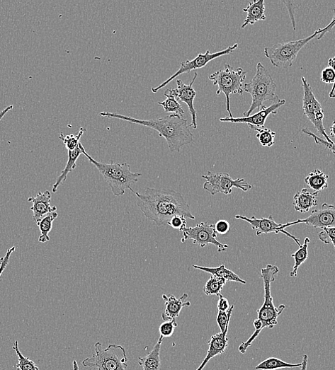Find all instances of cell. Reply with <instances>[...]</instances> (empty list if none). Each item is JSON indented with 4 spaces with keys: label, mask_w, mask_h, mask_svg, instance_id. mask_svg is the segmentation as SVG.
I'll list each match as a JSON object with an SVG mask.
<instances>
[{
    "label": "cell",
    "mask_w": 335,
    "mask_h": 370,
    "mask_svg": "<svg viewBox=\"0 0 335 370\" xmlns=\"http://www.w3.org/2000/svg\"><path fill=\"white\" fill-rule=\"evenodd\" d=\"M137 197V206L145 216L158 226L168 225L176 215L195 219L191 208L183 195L170 189L147 187L144 193L130 189Z\"/></svg>",
    "instance_id": "6da1fadb"
},
{
    "label": "cell",
    "mask_w": 335,
    "mask_h": 370,
    "mask_svg": "<svg viewBox=\"0 0 335 370\" xmlns=\"http://www.w3.org/2000/svg\"><path fill=\"white\" fill-rule=\"evenodd\" d=\"M99 115L123 120L157 131L160 137L166 139L171 153H179L183 146L192 144L194 141L187 120L178 115L171 114L152 120H141L110 112H101Z\"/></svg>",
    "instance_id": "7a4b0ae2"
},
{
    "label": "cell",
    "mask_w": 335,
    "mask_h": 370,
    "mask_svg": "<svg viewBox=\"0 0 335 370\" xmlns=\"http://www.w3.org/2000/svg\"><path fill=\"white\" fill-rule=\"evenodd\" d=\"M81 149L82 154L98 170L111 192L117 197L124 195L126 190L132 189V185L137 183L140 177L142 175L140 173H133L131 166L127 163H115L113 161H110V163L98 162L85 151L82 144Z\"/></svg>",
    "instance_id": "3957f363"
},
{
    "label": "cell",
    "mask_w": 335,
    "mask_h": 370,
    "mask_svg": "<svg viewBox=\"0 0 335 370\" xmlns=\"http://www.w3.org/2000/svg\"><path fill=\"white\" fill-rule=\"evenodd\" d=\"M277 84L273 79L270 71L259 62L256 67V73L250 83H245L244 92L251 95L252 103L248 111L244 113V117H249L252 112L258 109L261 110L266 100L273 103L280 99L276 93Z\"/></svg>",
    "instance_id": "277c9868"
},
{
    "label": "cell",
    "mask_w": 335,
    "mask_h": 370,
    "mask_svg": "<svg viewBox=\"0 0 335 370\" xmlns=\"http://www.w3.org/2000/svg\"><path fill=\"white\" fill-rule=\"evenodd\" d=\"M95 353L84 359V366L96 370H127L128 357L125 347L111 344L103 349L101 343L97 342L94 346Z\"/></svg>",
    "instance_id": "5b68a950"
},
{
    "label": "cell",
    "mask_w": 335,
    "mask_h": 370,
    "mask_svg": "<svg viewBox=\"0 0 335 370\" xmlns=\"http://www.w3.org/2000/svg\"><path fill=\"white\" fill-rule=\"evenodd\" d=\"M247 72L242 68L235 69L229 64H226L225 69L219 70L209 76L210 81L214 86H217L216 94H225L227 98V110L230 117H234L231 110L230 96L232 94L242 95L244 92V85Z\"/></svg>",
    "instance_id": "8992f818"
},
{
    "label": "cell",
    "mask_w": 335,
    "mask_h": 370,
    "mask_svg": "<svg viewBox=\"0 0 335 370\" xmlns=\"http://www.w3.org/2000/svg\"><path fill=\"white\" fill-rule=\"evenodd\" d=\"M279 269L276 266L268 265L261 270V276L264 284V303L257 311L258 319L262 323V330L264 328L272 329L278 325V318L285 308V305L276 308L271 296V284L275 282Z\"/></svg>",
    "instance_id": "52a82bcc"
},
{
    "label": "cell",
    "mask_w": 335,
    "mask_h": 370,
    "mask_svg": "<svg viewBox=\"0 0 335 370\" xmlns=\"http://www.w3.org/2000/svg\"><path fill=\"white\" fill-rule=\"evenodd\" d=\"M319 35V30H318L307 38L281 42L272 47H266L264 54L275 67L281 69L290 68L300 50Z\"/></svg>",
    "instance_id": "ba28073f"
},
{
    "label": "cell",
    "mask_w": 335,
    "mask_h": 370,
    "mask_svg": "<svg viewBox=\"0 0 335 370\" xmlns=\"http://www.w3.org/2000/svg\"><path fill=\"white\" fill-rule=\"evenodd\" d=\"M303 88L302 108L305 115L312 123L319 135L328 143H332L323 126L324 111L321 103L317 100L310 84L305 77H302Z\"/></svg>",
    "instance_id": "9c48e42d"
},
{
    "label": "cell",
    "mask_w": 335,
    "mask_h": 370,
    "mask_svg": "<svg viewBox=\"0 0 335 370\" xmlns=\"http://www.w3.org/2000/svg\"><path fill=\"white\" fill-rule=\"evenodd\" d=\"M202 178L206 180L203 184V189L212 195H215L219 192L230 195L233 192L234 187L244 192H248L252 188V185L244 179L234 180L228 173L208 172L206 175H202Z\"/></svg>",
    "instance_id": "30bf717a"
},
{
    "label": "cell",
    "mask_w": 335,
    "mask_h": 370,
    "mask_svg": "<svg viewBox=\"0 0 335 370\" xmlns=\"http://www.w3.org/2000/svg\"><path fill=\"white\" fill-rule=\"evenodd\" d=\"M181 231L183 235L182 242L191 239L193 244L199 245L201 248L208 244H212L216 246L218 253L225 252L229 248L228 244L222 243L217 240V233L213 224L201 222L194 227H186Z\"/></svg>",
    "instance_id": "8fae6325"
},
{
    "label": "cell",
    "mask_w": 335,
    "mask_h": 370,
    "mask_svg": "<svg viewBox=\"0 0 335 370\" xmlns=\"http://www.w3.org/2000/svg\"><path fill=\"white\" fill-rule=\"evenodd\" d=\"M238 47L239 45L235 44L234 45L231 46L225 50L213 54H210V51L207 50L205 54H199L194 59L191 61L187 60L186 62H181L179 69L161 84L155 88H152V92H158L160 89L166 86L170 82L183 74L190 73L193 70L202 69L205 67L210 62L217 58L232 54L234 50L238 48Z\"/></svg>",
    "instance_id": "7c38bea8"
},
{
    "label": "cell",
    "mask_w": 335,
    "mask_h": 370,
    "mask_svg": "<svg viewBox=\"0 0 335 370\" xmlns=\"http://www.w3.org/2000/svg\"><path fill=\"white\" fill-rule=\"evenodd\" d=\"M297 224H305L315 229L335 226V206L324 203L319 209L313 210L307 218L283 224L282 228L285 230Z\"/></svg>",
    "instance_id": "4fadbf2b"
},
{
    "label": "cell",
    "mask_w": 335,
    "mask_h": 370,
    "mask_svg": "<svg viewBox=\"0 0 335 370\" xmlns=\"http://www.w3.org/2000/svg\"><path fill=\"white\" fill-rule=\"evenodd\" d=\"M285 104V99H280L279 101L273 103L269 107L266 105L259 112L249 117H221L219 119L220 122H230L234 123H246L249 128L252 131H256V129H265V123L271 114L276 115L278 110Z\"/></svg>",
    "instance_id": "5bb4252c"
},
{
    "label": "cell",
    "mask_w": 335,
    "mask_h": 370,
    "mask_svg": "<svg viewBox=\"0 0 335 370\" xmlns=\"http://www.w3.org/2000/svg\"><path fill=\"white\" fill-rule=\"evenodd\" d=\"M235 218L237 219L246 221L249 223L252 229L256 230V235L258 236H261L262 233L266 234L270 233H275L278 234L279 233H283L287 236L291 238L299 245V248L301 245L300 239L288 231L284 230L282 228L283 224L276 223L271 214L268 216V218L262 217L259 219L255 216H252L251 218H249L242 215H237Z\"/></svg>",
    "instance_id": "9a60e30c"
},
{
    "label": "cell",
    "mask_w": 335,
    "mask_h": 370,
    "mask_svg": "<svg viewBox=\"0 0 335 370\" xmlns=\"http://www.w3.org/2000/svg\"><path fill=\"white\" fill-rule=\"evenodd\" d=\"M198 74L195 73L193 79L189 84H185L181 79L176 81L177 88H171L172 93L178 100L185 103L188 107L191 116L190 127L197 129V112L194 108V99L196 96V91L193 88Z\"/></svg>",
    "instance_id": "2e32d148"
},
{
    "label": "cell",
    "mask_w": 335,
    "mask_h": 370,
    "mask_svg": "<svg viewBox=\"0 0 335 370\" xmlns=\"http://www.w3.org/2000/svg\"><path fill=\"white\" fill-rule=\"evenodd\" d=\"M229 328V325L227 326L225 333H217L211 336L208 342L209 347L207 355L196 370H203L212 358L222 354L227 350L229 342L227 337Z\"/></svg>",
    "instance_id": "e0dca14e"
},
{
    "label": "cell",
    "mask_w": 335,
    "mask_h": 370,
    "mask_svg": "<svg viewBox=\"0 0 335 370\" xmlns=\"http://www.w3.org/2000/svg\"><path fill=\"white\" fill-rule=\"evenodd\" d=\"M51 199L52 195L50 191L39 192L36 197L28 199V201L33 204L30 209L33 212L35 222L38 223L48 214L57 211V207H52L50 204Z\"/></svg>",
    "instance_id": "ac0fdd59"
},
{
    "label": "cell",
    "mask_w": 335,
    "mask_h": 370,
    "mask_svg": "<svg viewBox=\"0 0 335 370\" xmlns=\"http://www.w3.org/2000/svg\"><path fill=\"white\" fill-rule=\"evenodd\" d=\"M188 296L184 294L180 299H176L174 295H163L166 309L162 314V319L165 321L176 320L184 307H189L191 302L186 301Z\"/></svg>",
    "instance_id": "d6986e66"
},
{
    "label": "cell",
    "mask_w": 335,
    "mask_h": 370,
    "mask_svg": "<svg viewBox=\"0 0 335 370\" xmlns=\"http://www.w3.org/2000/svg\"><path fill=\"white\" fill-rule=\"evenodd\" d=\"M243 11L247 13V18L241 29H244L249 25H253L259 21L266 20L265 0H256V1L250 3L249 6Z\"/></svg>",
    "instance_id": "ffe728a7"
},
{
    "label": "cell",
    "mask_w": 335,
    "mask_h": 370,
    "mask_svg": "<svg viewBox=\"0 0 335 370\" xmlns=\"http://www.w3.org/2000/svg\"><path fill=\"white\" fill-rule=\"evenodd\" d=\"M318 192H310L307 189H302L294 196L293 205L295 211L300 213L308 212L312 207L317 206Z\"/></svg>",
    "instance_id": "44dd1931"
},
{
    "label": "cell",
    "mask_w": 335,
    "mask_h": 370,
    "mask_svg": "<svg viewBox=\"0 0 335 370\" xmlns=\"http://www.w3.org/2000/svg\"><path fill=\"white\" fill-rule=\"evenodd\" d=\"M164 338L161 336L153 349L147 355L139 358V364L143 367V370L160 369L161 365L160 352Z\"/></svg>",
    "instance_id": "7402d4cb"
},
{
    "label": "cell",
    "mask_w": 335,
    "mask_h": 370,
    "mask_svg": "<svg viewBox=\"0 0 335 370\" xmlns=\"http://www.w3.org/2000/svg\"><path fill=\"white\" fill-rule=\"evenodd\" d=\"M193 267L195 270H198L204 272L208 273L212 276H215L222 280H225L227 282H234L242 284H246L247 283L234 272L228 270L225 267V265H223L216 268H208L197 265H193Z\"/></svg>",
    "instance_id": "603a6c76"
},
{
    "label": "cell",
    "mask_w": 335,
    "mask_h": 370,
    "mask_svg": "<svg viewBox=\"0 0 335 370\" xmlns=\"http://www.w3.org/2000/svg\"><path fill=\"white\" fill-rule=\"evenodd\" d=\"M81 144L80 143L79 146L75 150L68 151V161L64 169L57 179L55 184L53 185V193H55L57 191L58 187L66 181L68 174L76 168V161L82 154Z\"/></svg>",
    "instance_id": "cb8c5ba5"
},
{
    "label": "cell",
    "mask_w": 335,
    "mask_h": 370,
    "mask_svg": "<svg viewBox=\"0 0 335 370\" xmlns=\"http://www.w3.org/2000/svg\"><path fill=\"white\" fill-rule=\"evenodd\" d=\"M328 178L327 175L315 169L304 179V181L310 188L319 193L328 187Z\"/></svg>",
    "instance_id": "d4e9b609"
},
{
    "label": "cell",
    "mask_w": 335,
    "mask_h": 370,
    "mask_svg": "<svg viewBox=\"0 0 335 370\" xmlns=\"http://www.w3.org/2000/svg\"><path fill=\"white\" fill-rule=\"evenodd\" d=\"M164 96L166 97V99L162 102H158V105H161L166 112H172L183 117L185 111L173 94L171 88L166 90Z\"/></svg>",
    "instance_id": "484cf974"
},
{
    "label": "cell",
    "mask_w": 335,
    "mask_h": 370,
    "mask_svg": "<svg viewBox=\"0 0 335 370\" xmlns=\"http://www.w3.org/2000/svg\"><path fill=\"white\" fill-rule=\"evenodd\" d=\"M310 243L309 237H306L302 245L300 246L299 250L291 255L295 260V265L293 271L290 272L291 277H297V270L299 267L308 259V245Z\"/></svg>",
    "instance_id": "4316f807"
},
{
    "label": "cell",
    "mask_w": 335,
    "mask_h": 370,
    "mask_svg": "<svg viewBox=\"0 0 335 370\" xmlns=\"http://www.w3.org/2000/svg\"><path fill=\"white\" fill-rule=\"evenodd\" d=\"M57 216L58 213L57 212H53L46 215L37 223L41 232V235L39 237L40 242L45 243L50 240L49 233L52 231L53 222Z\"/></svg>",
    "instance_id": "83f0119b"
},
{
    "label": "cell",
    "mask_w": 335,
    "mask_h": 370,
    "mask_svg": "<svg viewBox=\"0 0 335 370\" xmlns=\"http://www.w3.org/2000/svg\"><path fill=\"white\" fill-rule=\"evenodd\" d=\"M301 363L290 364L276 357H270L256 366V370H276L284 368H295L300 367Z\"/></svg>",
    "instance_id": "f1b7e54d"
},
{
    "label": "cell",
    "mask_w": 335,
    "mask_h": 370,
    "mask_svg": "<svg viewBox=\"0 0 335 370\" xmlns=\"http://www.w3.org/2000/svg\"><path fill=\"white\" fill-rule=\"evenodd\" d=\"M227 283V282L225 280H222L215 276H211L209 280L206 282L203 288V291L205 294L208 296L215 295L219 297L221 294V291L223 287H225Z\"/></svg>",
    "instance_id": "f546056e"
},
{
    "label": "cell",
    "mask_w": 335,
    "mask_h": 370,
    "mask_svg": "<svg viewBox=\"0 0 335 370\" xmlns=\"http://www.w3.org/2000/svg\"><path fill=\"white\" fill-rule=\"evenodd\" d=\"M13 348L16 351L18 357V362L16 364L18 370H40L39 367L33 360L23 355L19 349V342L18 340L15 342Z\"/></svg>",
    "instance_id": "4dcf8cb0"
},
{
    "label": "cell",
    "mask_w": 335,
    "mask_h": 370,
    "mask_svg": "<svg viewBox=\"0 0 335 370\" xmlns=\"http://www.w3.org/2000/svg\"><path fill=\"white\" fill-rule=\"evenodd\" d=\"M258 132L256 138L263 147L271 148L275 144L276 133L268 129H256Z\"/></svg>",
    "instance_id": "1f68e13d"
},
{
    "label": "cell",
    "mask_w": 335,
    "mask_h": 370,
    "mask_svg": "<svg viewBox=\"0 0 335 370\" xmlns=\"http://www.w3.org/2000/svg\"><path fill=\"white\" fill-rule=\"evenodd\" d=\"M86 130L84 128H81L78 134L76 135H68L64 137L63 134H61L59 139L63 142L66 149L68 151L75 150L80 144V139L83 136Z\"/></svg>",
    "instance_id": "d6a6232c"
},
{
    "label": "cell",
    "mask_w": 335,
    "mask_h": 370,
    "mask_svg": "<svg viewBox=\"0 0 335 370\" xmlns=\"http://www.w3.org/2000/svg\"><path fill=\"white\" fill-rule=\"evenodd\" d=\"M234 308L233 305L227 312L218 311L216 320L221 333H225L227 326L229 325Z\"/></svg>",
    "instance_id": "836d02e7"
},
{
    "label": "cell",
    "mask_w": 335,
    "mask_h": 370,
    "mask_svg": "<svg viewBox=\"0 0 335 370\" xmlns=\"http://www.w3.org/2000/svg\"><path fill=\"white\" fill-rule=\"evenodd\" d=\"M318 236L322 242L325 244L331 243L335 248V226L323 228Z\"/></svg>",
    "instance_id": "e575fe53"
},
{
    "label": "cell",
    "mask_w": 335,
    "mask_h": 370,
    "mask_svg": "<svg viewBox=\"0 0 335 370\" xmlns=\"http://www.w3.org/2000/svg\"><path fill=\"white\" fill-rule=\"evenodd\" d=\"M302 132L304 134L307 135L310 137H312L317 145L324 146L327 150L330 151L332 154L335 155V144L334 142L328 143L327 141L321 139L320 137H318L317 135H315L314 133H312V132L307 129H303L302 130Z\"/></svg>",
    "instance_id": "d590c367"
},
{
    "label": "cell",
    "mask_w": 335,
    "mask_h": 370,
    "mask_svg": "<svg viewBox=\"0 0 335 370\" xmlns=\"http://www.w3.org/2000/svg\"><path fill=\"white\" fill-rule=\"evenodd\" d=\"M177 326L178 325L176 320L165 321L164 323H161L159 327V333L161 336L164 337H171Z\"/></svg>",
    "instance_id": "8d00e7d4"
},
{
    "label": "cell",
    "mask_w": 335,
    "mask_h": 370,
    "mask_svg": "<svg viewBox=\"0 0 335 370\" xmlns=\"http://www.w3.org/2000/svg\"><path fill=\"white\" fill-rule=\"evenodd\" d=\"M186 219L184 216L176 215L171 218L168 225L171 226L175 229H179L180 231H182L186 228Z\"/></svg>",
    "instance_id": "74e56055"
},
{
    "label": "cell",
    "mask_w": 335,
    "mask_h": 370,
    "mask_svg": "<svg viewBox=\"0 0 335 370\" xmlns=\"http://www.w3.org/2000/svg\"><path fill=\"white\" fill-rule=\"evenodd\" d=\"M320 80L325 83H334L335 81L334 70L329 67L324 68L321 72Z\"/></svg>",
    "instance_id": "f35d334b"
},
{
    "label": "cell",
    "mask_w": 335,
    "mask_h": 370,
    "mask_svg": "<svg viewBox=\"0 0 335 370\" xmlns=\"http://www.w3.org/2000/svg\"><path fill=\"white\" fill-rule=\"evenodd\" d=\"M214 226L216 233L219 234H227L231 229L230 223L225 219L217 221Z\"/></svg>",
    "instance_id": "ab89813d"
},
{
    "label": "cell",
    "mask_w": 335,
    "mask_h": 370,
    "mask_svg": "<svg viewBox=\"0 0 335 370\" xmlns=\"http://www.w3.org/2000/svg\"><path fill=\"white\" fill-rule=\"evenodd\" d=\"M16 250V246H13L11 249H9L6 255V256L1 259V265H0V277H1L3 273L8 267L11 258L13 253H15Z\"/></svg>",
    "instance_id": "60d3db41"
},
{
    "label": "cell",
    "mask_w": 335,
    "mask_h": 370,
    "mask_svg": "<svg viewBox=\"0 0 335 370\" xmlns=\"http://www.w3.org/2000/svg\"><path fill=\"white\" fill-rule=\"evenodd\" d=\"M231 306L229 300L223 296L222 294L219 296V300L217 302L218 311L227 312L230 309Z\"/></svg>",
    "instance_id": "b9f144b4"
},
{
    "label": "cell",
    "mask_w": 335,
    "mask_h": 370,
    "mask_svg": "<svg viewBox=\"0 0 335 370\" xmlns=\"http://www.w3.org/2000/svg\"><path fill=\"white\" fill-rule=\"evenodd\" d=\"M334 26H335V9L334 10V16L332 18L331 23L324 28L319 29V37H317V40H319L322 39L327 33H329L333 29V28Z\"/></svg>",
    "instance_id": "7bdbcfd3"
},
{
    "label": "cell",
    "mask_w": 335,
    "mask_h": 370,
    "mask_svg": "<svg viewBox=\"0 0 335 370\" xmlns=\"http://www.w3.org/2000/svg\"><path fill=\"white\" fill-rule=\"evenodd\" d=\"M283 4L285 5L287 9L288 10V13L290 17V20L292 22L293 28L294 30H296V23L294 18V11H295V7L293 6L294 4L293 2H286L283 1Z\"/></svg>",
    "instance_id": "ee69618b"
},
{
    "label": "cell",
    "mask_w": 335,
    "mask_h": 370,
    "mask_svg": "<svg viewBox=\"0 0 335 370\" xmlns=\"http://www.w3.org/2000/svg\"><path fill=\"white\" fill-rule=\"evenodd\" d=\"M328 67H331L335 73V57L330 58L328 60ZM329 97L331 98H335V81L333 83L330 92L329 93Z\"/></svg>",
    "instance_id": "f6af8a7d"
},
{
    "label": "cell",
    "mask_w": 335,
    "mask_h": 370,
    "mask_svg": "<svg viewBox=\"0 0 335 370\" xmlns=\"http://www.w3.org/2000/svg\"><path fill=\"white\" fill-rule=\"evenodd\" d=\"M13 109V105H9L7 108H4L1 112H0V121L6 115V114L11 110Z\"/></svg>",
    "instance_id": "bcb514c9"
},
{
    "label": "cell",
    "mask_w": 335,
    "mask_h": 370,
    "mask_svg": "<svg viewBox=\"0 0 335 370\" xmlns=\"http://www.w3.org/2000/svg\"><path fill=\"white\" fill-rule=\"evenodd\" d=\"M308 363V356L307 354H304L302 357V362L300 366V370H307Z\"/></svg>",
    "instance_id": "7dc6e473"
},
{
    "label": "cell",
    "mask_w": 335,
    "mask_h": 370,
    "mask_svg": "<svg viewBox=\"0 0 335 370\" xmlns=\"http://www.w3.org/2000/svg\"><path fill=\"white\" fill-rule=\"evenodd\" d=\"M330 137L335 138V121L332 122V125L330 127Z\"/></svg>",
    "instance_id": "c3c4849f"
},
{
    "label": "cell",
    "mask_w": 335,
    "mask_h": 370,
    "mask_svg": "<svg viewBox=\"0 0 335 370\" xmlns=\"http://www.w3.org/2000/svg\"><path fill=\"white\" fill-rule=\"evenodd\" d=\"M73 370H79V366L76 360H73Z\"/></svg>",
    "instance_id": "681fc988"
},
{
    "label": "cell",
    "mask_w": 335,
    "mask_h": 370,
    "mask_svg": "<svg viewBox=\"0 0 335 370\" xmlns=\"http://www.w3.org/2000/svg\"><path fill=\"white\" fill-rule=\"evenodd\" d=\"M0 265H1V259H0Z\"/></svg>",
    "instance_id": "f907efd6"
}]
</instances>
